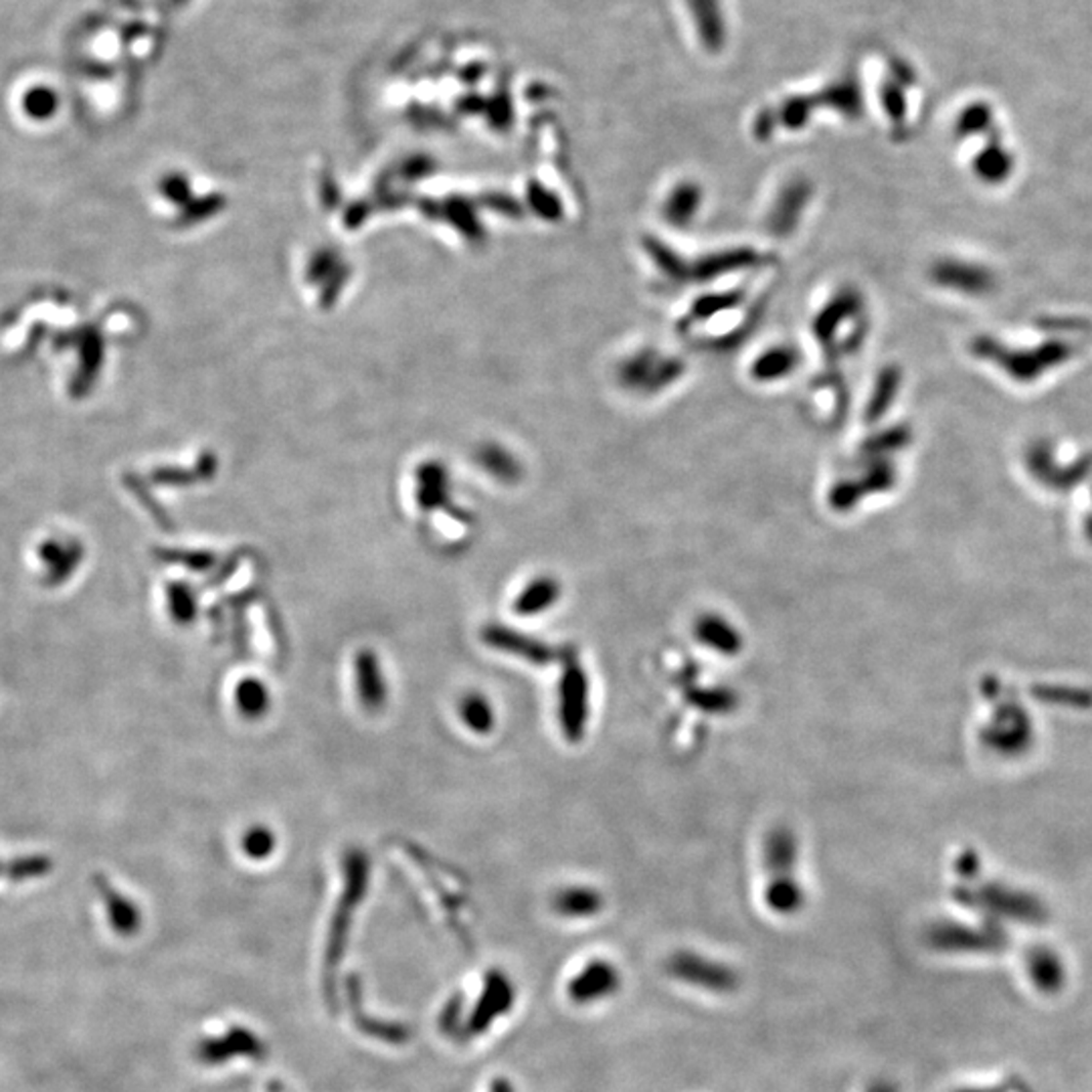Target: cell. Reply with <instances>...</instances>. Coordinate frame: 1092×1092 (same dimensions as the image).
I'll return each instance as SVG.
<instances>
[{"label":"cell","instance_id":"cell-14","mask_svg":"<svg viewBox=\"0 0 1092 1092\" xmlns=\"http://www.w3.org/2000/svg\"><path fill=\"white\" fill-rule=\"evenodd\" d=\"M168 607L176 622L191 624L197 616V597L184 583L168 585Z\"/></svg>","mask_w":1092,"mask_h":1092},{"label":"cell","instance_id":"cell-8","mask_svg":"<svg viewBox=\"0 0 1092 1092\" xmlns=\"http://www.w3.org/2000/svg\"><path fill=\"white\" fill-rule=\"evenodd\" d=\"M585 710V682L579 670L571 668L562 684V726L571 739H577L583 724Z\"/></svg>","mask_w":1092,"mask_h":1092},{"label":"cell","instance_id":"cell-7","mask_svg":"<svg viewBox=\"0 0 1092 1092\" xmlns=\"http://www.w3.org/2000/svg\"><path fill=\"white\" fill-rule=\"evenodd\" d=\"M620 988V971L607 961H595L573 985V996L579 1002H593L614 994Z\"/></svg>","mask_w":1092,"mask_h":1092},{"label":"cell","instance_id":"cell-9","mask_svg":"<svg viewBox=\"0 0 1092 1092\" xmlns=\"http://www.w3.org/2000/svg\"><path fill=\"white\" fill-rule=\"evenodd\" d=\"M235 704H237V710L249 718V720H255V718H261L267 714L269 706H271V699H269V692L265 688V684L257 678H245L237 684L235 688Z\"/></svg>","mask_w":1092,"mask_h":1092},{"label":"cell","instance_id":"cell-12","mask_svg":"<svg viewBox=\"0 0 1092 1092\" xmlns=\"http://www.w3.org/2000/svg\"><path fill=\"white\" fill-rule=\"evenodd\" d=\"M51 859L47 856H41V854H33V856H20V858L8 859L4 862V876L10 880V882H25V880H35V878H43L51 872Z\"/></svg>","mask_w":1092,"mask_h":1092},{"label":"cell","instance_id":"cell-11","mask_svg":"<svg viewBox=\"0 0 1092 1092\" xmlns=\"http://www.w3.org/2000/svg\"><path fill=\"white\" fill-rule=\"evenodd\" d=\"M460 714H462V720L464 724L468 726L469 730H473L475 734H488L492 732L494 724H496V716H494V708L488 703V699H484L481 695H466L462 701H460Z\"/></svg>","mask_w":1092,"mask_h":1092},{"label":"cell","instance_id":"cell-2","mask_svg":"<svg viewBox=\"0 0 1092 1092\" xmlns=\"http://www.w3.org/2000/svg\"><path fill=\"white\" fill-rule=\"evenodd\" d=\"M931 944L942 953H971V955H996L1008 949L1010 936L998 927H963L940 925L929 935Z\"/></svg>","mask_w":1092,"mask_h":1092},{"label":"cell","instance_id":"cell-1","mask_svg":"<svg viewBox=\"0 0 1092 1092\" xmlns=\"http://www.w3.org/2000/svg\"><path fill=\"white\" fill-rule=\"evenodd\" d=\"M666 969L674 979L714 994H730L741 983L739 973L732 967L688 951L672 955Z\"/></svg>","mask_w":1092,"mask_h":1092},{"label":"cell","instance_id":"cell-18","mask_svg":"<svg viewBox=\"0 0 1092 1092\" xmlns=\"http://www.w3.org/2000/svg\"><path fill=\"white\" fill-rule=\"evenodd\" d=\"M957 1092H1010V1087H994V1089H961Z\"/></svg>","mask_w":1092,"mask_h":1092},{"label":"cell","instance_id":"cell-13","mask_svg":"<svg viewBox=\"0 0 1092 1092\" xmlns=\"http://www.w3.org/2000/svg\"><path fill=\"white\" fill-rule=\"evenodd\" d=\"M57 106H59V97L53 91V87H47V85H35L23 97L25 112L39 120L53 116Z\"/></svg>","mask_w":1092,"mask_h":1092},{"label":"cell","instance_id":"cell-3","mask_svg":"<svg viewBox=\"0 0 1092 1092\" xmlns=\"http://www.w3.org/2000/svg\"><path fill=\"white\" fill-rule=\"evenodd\" d=\"M1025 973L1030 983L1044 996H1056L1066 988L1068 969L1060 953L1048 944H1034L1025 953Z\"/></svg>","mask_w":1092,"mask_h":1092},{"label":"cell","instance_id":"cell-15","mask_svg":"<svg viewBox=\"0 0 1092 1092\" xmlns=\"http://www.w3.org/2000/svg\"><path fill=\"white\" fill-rule=\"evenodd\" d=\"M243 852L253 859L267 858L276 848V836L265 826H253L245 832L241 842Z\"/></svg>","mask_w":1092,"mask_h":1092},{"label":"cell","instance_id":"cell-16","mask_svg":"<svg viewBox=\"0 0 1092 1092\" xmlns=\"http://www.w3.org/2000/svg\"><path fill=\"white\" fill-rule=\"evenodd\" d=\"M597 907H599V900L589 890H569V892H562L558 898V909L562 913L577 915V917L593 913Z\"/></svg>","mask_w":1092,"mask_h":1092},{"label":"cell","instance_id":"cell-4","mask_svg":"<svg viewBox=\"0 0 1092 1092\" xmlns=\"http://www.w3.org/2000/svg\"><path fill=\"white\" fill-rule=\"evenodd\" d=\"M93 886H95V890L99 892V896L103 900L112 931L118 936H124V938L138 935L140 929H142V915H140V909L136 907V902L132 898H128L126 894H122L116 886H112L110 880L103 878L101 874H97L93 878Z\"/></svg>","mask_w":1092,"mask_h":1092},{"label":"cell","instance_id":"cell-6","mask_svg":"<svg viewBox=\"0 0 1092 1092\" xmlns=\"http://www.w3.org/2000/svg\"><path fill=\"white\" fill-rule=\"evenodd\" d=\"M354 676L359 701L367 712H379L387 703V686L379 658L371 649H363L354 658Z\"/></svg>","mask_w":1092,"mask_h":1092},{"label":"cell","instance_id":"cell-5","mask_svg":"<svg viewBox=\"0 0 1092 1092\" xmlns=\"http://www.w3.org/2000/svg\"><path fill=\"white\" fill-rule=\"evenodd\" d=\"M481 637L484 643H488L490 647L512 654L516 658H524L535 664H546L554 660V652L548 645L502 625H488L481 631Z\"/></svg>","mask_w":1092,"mask_h":1092},{"label":"cell","instance_id":"cell-17","mask_svg":"<svg viewBox=\"0 0 1092 1092\" xmlns=\"http://www.w3.org/2000/svg\"><path fill=\"white\" fill-rule=\"evenodd\" d=\"M868 1092H898V1089L892 1085V1083H886V1081H878L874 1083Z\"/></svg>","mask_w":1092,"mask_h":1092},{"label":"cell","instance_id":"cell-19","mask_svg":"<svg viewBox=\"0 0 1092 1092\" xmlns=\"http://www.w3.org/2000/svg\"><path fill=\"white\" fill-rule=\"evenodd\" d=\"M0 876H4V862L0 859Z\"/></svg>","mask_w":1092,"mask_h":1092},{"label":"cell","instance_id":"cell-10","mask_svg":"<svg viewBox=\"0 0 1092 1092\" xmlns=\"http://www.w3.org/2000/svg\"><path fill=\"white\" fill-rule=\"evenodd\" d=\"M558 597V585L552 579L533 581L514 601V612L520 616H537L548 610Z\"/></svg>","mask_w":1092,"mask_h":1092}]
</instances>
